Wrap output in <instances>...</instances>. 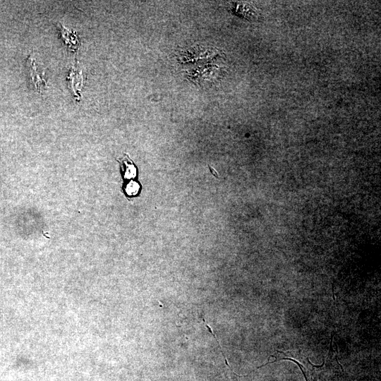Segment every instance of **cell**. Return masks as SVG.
Returning a JSON list of instances; mask_svg holds the SVG:
<instances>
[{
  "instance_id": "obj_5",
  "label": "cell",
  "mask_w": 381,
  "mask_h": 381,
  "mask_svg": "<svg viewBox=\"0 0 381 381\" xmlns=\"http://www.w3.org/2000/svg\"><path fill=\"white\" fill-rule=\"evenodd\" d=\"M284 360L291 361L295 363L298 366V368L301 369L302 373H303V375H304V377H305L306 380V381H309V380H308V377H307V375H306V373H305V370H304V369H303V365H302L298 361H296V359H294V358H289V357H284Z\"/></svg>"
},
{
  "instance_id": "obj_4",
  "label": "cell",
  "mask_w": 381,
  "mask_h": 381,
  "mask_svg": "<svg viewBox=\"0 0 381 381\" xmlns=\"http://www.w3.org/2000/svg\"><path fill=\"white\" fill-rule=\"evenodd\" d=\"M139 185L137 183L130 182L126 188V193L128 195H135L138 192Z\"/></svg>"
},
{
  "instance_id": "obj_3",
  "label": "cell",
  "mask_w": 381,
  "mask_h": 381,
  "mask_svg": "<svg viewBox=\"0 0 381 381\" xmlns=\"http://www.w3.org/2000/svg\"><path fill=\"white\" fill-rule=\"evenodd\" d=\"M119 162L126 177L131 178L135 175V167L128 156L126 155Z\"/></svg>"
},
{
  "instance_id": "obj_1",
  "label": "cell",
  "mask_w": 381,
  "mask_h": 381,
  "mask_svg": "<svg viewBox=\"0 0 381 381\" xmlns=\"http://www.w3.org/2000/svg\"><path fill=\"white\" fill-rule=\"evenodd\" d=\"M59 32H60L61 37L64 41L68 49L73 52H75L78 49V41L75 32H71L66 28H64L61 23H58L56 25Z\"/></svg>"
},
{
  "instance_id": "obj_2",
  "label": "cell",
  "mask_w": 381,
  "mask_h": 381,
  "mask_svg": "<svg viewBox=\"0 0 381 381\" xmlns=\"http://www.w3.org/2000/svg\"><path fill=\"white\" fill-rule=\"evenodd\" d=\"M28 64H29L30 68V72L31 75V79L32 83L35 85L37 87V89L39 92H41V90L44 88V84L45 83L44 80L42 79L41 77L38 76V73L36 70V66L35 65V61L33 59H28Z\"/></svg>"
}]
</instances>
